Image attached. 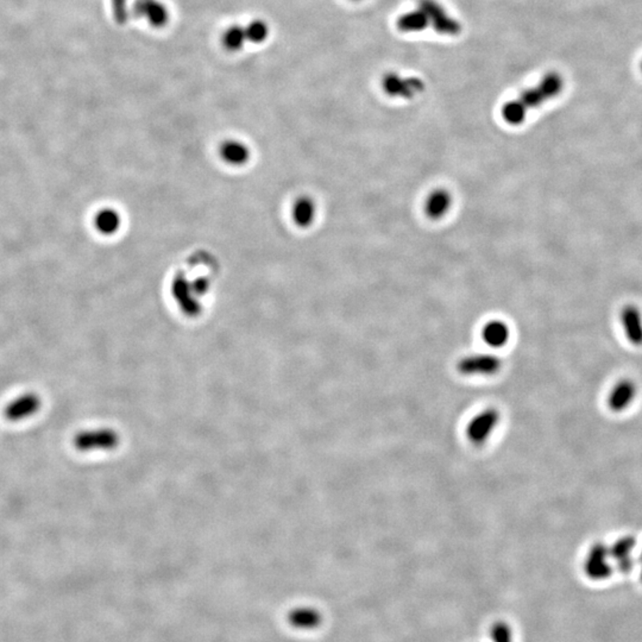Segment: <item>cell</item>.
I'll return each mask as SVG.
<instances>
[{
  "label": "cell",
  "instance_id": "cell-1",
  "mask_svg": "<svg viewBox=\"0 0 642 642\" xmlns=\"http://www.w3.org/2000/svg\"><path fill=\"white\" fill-rule=\"evenodd\" d=\"M563 85L561 75L549 73L533 88L526 89L519 98L505 104L502 108V117L509 125H520L526 119L528 111L557 97L563 89Z\"/></svg>",
  "mask_w": 642,
  "mask_h": 642
},
{
  "label": "cell",
  "instance_id": "cell-2",
  "mask_svg": "<svg viewBox=\"0 0 642 642\" xmlns=\"http://www.w3.org/2000/svg\"><path fill=\"white\" fill-rule=\"evenodd\" d=\"M120 437L112 428H97L79 432L73 440L75 449L81 452L112 451L118 447Z\"/></svg>",
  "mask_w": 642,
  "mask_h": 642
},
{
  "label": "cell",
  "instance_id": "cell-3",
  "mask_svg": "<svg viewBox=\"0 0 642 642\" xmlns=\"http://www.w3.org/2000/svg\"><path fill=\"white\" fill-rule=\"evenodd\" d=\"M498 423L500 413L495 408H486L472 416V419L466 425L465 433L470 442L476 445H482L491 438Z\"/></svg>",
  "mask_w": 642,
  "mask_h": 642
},
{
  "label": "cell",
  "instance_id": "cell-4",
  "mask_svg": "<svg viewBox=\"0 0 642 642\" xmlns=\"http://www.w3.org/2000/svg\"><path fill=\"white\" fill-rule=\"evenodd\" d=\"M608 546L596 542L591 546L584 561V573L592 580H604L613 573V566L609 563Z\"/></svg>",
  "mask_w": 642,
  "mask_h": 642
},
{
  "label": "cell",
  "instance_id": "cell-5",
  "mask_svg": "<svg viewBox=\"0 0 642 642\" xmlns=\"http://www.w3.org/2000/svg\"><path fill=\"white\" fill-rule=\"evenodd\" d=\"M419 8L423 10L428 21L439 34L457 35L461 31V25L456 19L447 13L445 8L435 0H420Z\"/></svg>",
  "mask_w": 642,
  "mask_h": 642
},
{
  "label": "cell",
  "instance_id": "cell-6",
  "mask_svg": "<svg viewBox=\"0 0 642 642\" xmlns=\"http://www.w3.org/2000/svg\"><path fill=\"white\" fill-rule=\"evenodd\" d=\"M502 360L491 353H481L465 357L459 360L458 370L463 375L491 376L500 372Z\"/></svg>",
  "mask_w": 642,
  "mask_h": 642
},
{
  "label": "cell",
  "instance_id": "cell-7",
  "mask_svg": "<svg viewBox=\"0 0 642 642\" xmlns=\"http://www.w3.org/2000/svg\"><path fill=\"white\" fill-rule=\"evenodd\" d=\"M382 87L390 97L412 98L420 93L423 89V84L420 79L402 78L401 75H384Z\"/></svg>",
  "mask_w": 642,
  "mask_h": 642
},
{
  "label": "cell",
  "instance_id": "cell-8",
  "mask_svg": "<svg viewBox=\"0 0 642 642\" xmlns=\"http://www.w3.org/2000/svg\"><path fill=\"white\" fill-rule=\"evenodd\" d=\"M134 15L144 18L154 28H164L169 22V12L160 0H134Z\"/></svg>",
  "mask_w": 642,
  "mask_h": 642
},
{
  "label": "cell",
  "instance_id": "cell-9",
  "mask_svg": "<svg viewBox=\"0 0 642 642\" xmlns=\"http://www.w3.org/2000/svg\"><path fill=\"white\" fill-rule=\"evenodd\" d=\"M638 386L634 381L629 379H620L609 393V408L614 413L624 412L634 402Z\"/></svg>",
  "mask_w": 642,
  "mask_h": 642
},
{
  "label": "cell",
  "instance_id": "cell-10",
  "mask_svg": "<svg viewBox=\"0 0 642 642\" xmlns=\"http://www.w3.org/2000/svg\"><path fill=\"white\" fill-rule=\"evenodd\" d=\"M41 399L36 394H25L17 397L16 400L8 403L5 409V416L10 421H19L34 415L41 408Z\"/></svg>",
  "mask_w": 642,
  "mask_h": 642
},
{
  "label": "cell",
  "instance_id": "cell-11",
  "mask_svg": "<svg viewBox=\"0 0 642 642\" xmlns=\"http://www.w3.org/2000/svg\"><path fill=\"white\" fill-rule=\"evenodd\" d=\"M624 334L631 345L642 346V314L634 304L624 306L620 314Z\"/></svg>",
  "mask_w": 642,
  "mask_h": 642
},
{
  "label": "cell",
  "instance_id": "cell-12",
  "mask_svg": "<svg viewBox=\"0 0 642 642\" xmlns=\"http://www.w3.org/2000/svg\"><path fill=\"white\" fill-rule=\"evenodd\" d=\"M452 202V195L449 190L438 188L431 192L427 197L425 201V213L431 219H442L449 213Z\"/></svg>",
  "mask_w": 642,
  "mask_h": 642
},
{
  "label": "cell",
  "instance_id": "cell-13",
  "mask_svg": "<svg viewBox=\"0 0 642 642\" xmlns=\"http://www.w3.org/2000/svg\"><path fill=\"white\" fill-rule=\"evenodd\" d=\"M482 337L486 345L498 349L508 343L510 330L508 325L501 320H493L483 327Z\"/></svg>",
  "mask_w": 642,
  "mask_h": 642
},
{
  "label": "cell",
  "instance_id": "cell-14",
  "mask_svg": "<svg viewBox=\"0 0 642 642\" xmlns=\"http://www.w3.org/2000/svg\"><path fill=\"white\" fill-rule=\"evenodd\" d=\"M220 155L227 164L232 166H243L250 159V150L244 143L239 141L224 142L220 147Z\"/></svg>",
  "mask_w": 642,
  "mask_h": 642
},
{
  "label": "cell",
  "instance_id": "cell-15",
  "mask_svg": "<svg viewBox=\"0 0 642 642\" xmlns=\"http://www.w3.org/2000/svg\"><path fill=\"white\" fill-rule=\"evenodd\" d=\"M292 216H293L294 222H295L297 227H311L313 222H314V219H316V202L309 197H299V199L295 201V204L293 205Z\"/></svg>",
  "mask_w": 642,
  "mask_h": 642
},
{
  "label": "cell",
  "instance_id": "cell-16",
  "mask_svg": "<svg viewBox=\"0 0 642 642\" xmlns=\"http://www.w3.org/2000/svg\"><path fill=\"white\" fill-rule=\"evenodd\" d=\"M288 621L299 629H313L321 622L319 612L313 608H297L290 612Z\"/></svg>",
  "mask_w": 642,
  "mask_h": 642
},
{
  "label": "cell",
  "instance_id": "cell-17",
  "mask_svg": "<svg viewBox=\"0 0 642 642\" xmlns=\"http://www.w3.org/2000/svg\"><path fill=\"white\" fill-rule=\"evenodd\" d=\"M397 26L403 33H418L426 29L428 21L423 10L418 6L415 10L403 13L397 21Z\"/></svg>",
  "mask_w": 642,
  "mask_h": 642
},
{
  "label": "cell",
  "instance_id": "cell-18",
  "mask_svg": "<svg viewBox=\"0 0 642 642\" xmlns=\"http://www.w3.org/2000/svg\"><path fill=\"white\" fill-rule=\"evenodd\" d=\"M94 224L101 234H113L119 230L122 218L119 216L118 212L115 211L113 208H104L98 212L97 216L94 218Z\"/></svg>",
  "mask_w": 642,
  "mask_h": 642
},
{
  "label": "cell",
  "instance_id": "cell-19",
  "mask_svg": "<svg viewBox=\"0 0 642 642\" xmlns=\"http://www.w3.org/2000/svg\"><path fill=\"white\" fill-rule=\"evenodd\" d=\"M248 41L246 38V28L241 25H231L224 31L222 42L224 48L229 52H238L243 48L244 43Z\"/></svg>",
  "mask_w": 642,
  "mask_h": 642
},
{
  "label": "cell",
  "instance_id": "cell-20",
  "mask_svg": "<svg viewBox=\"0 0 642 642\" xmlns=\"http://www.w3.org/2000/svg\"><path fill=\"white\" fill-rule=\"evenodd\" d=\"M635 546H636V540L631 535H626V537L617 539V541L609 547L610 558H613L614 561H617L624 558L631 557Z\"/></svg>",
  "mask_w": 642,
  "mask_h": 642
},
{
  "label": "cell",
  "instance_id": "cell-21",
  "mask_svg": "<svg viewBox=\"0 0 642 642\" xmlns=\"http://www.w3.org/2000/svg\"><path fill=\"white\" fill-rule=\"evenodd\" d=\"M246 38L253 43H262L265 41L269 35V28L267 23L263 21H253L249 25L246 26Z\"/></svg>",
  "mask_w": 642,
  "mask_h": 642
},
{
  "label": "cell",
  "instance_id": "cell-22",
  "mask_svg": "<svg viewBox=\"0 0 642 642\" xmlns=\"http://www.w3.org/2000/svg\"><path fill=\"white\" fill-rule=\"evenodd\" d=\"M115 22L125 24L127 21V0H111Z\"/></svg>",
  "mask_w": 642,
  "mask_h": 642
},
{
  "label": "cell",
  "instance_id": "cell-23",
  "mask_svg": "<svg viewBox=\"0 0 642 642\" xmlns=\"http://www.w3.org/2000/svg\"><path fill=\"white\" fill-rule=\"evenodd\" d=\"M495 642H512V631L505 624H498L493 629Z\"/></svg>",
  "mask_w": 642,
  "mask_h": 642
},
{
  "label": "cell",
  "instance_id": "cell-24",
  "mask_svg": "<svg viewBox=\"0 0 642 642\" xmlns=\"http://www.w3.org/2000/svg\"><path fill=\"white\" fill-rule=\"evenodd\" d=\"M635 561L631 557L624 558L617 561V568L621 573H629L634 568Z\"/></svg>",
  "mask_w": 642,
  "mask_h": 642
},
{
  "label": "cell",
  "instance_id": "cell-25",
  "mask_svg": "<svg viewBox=\"0 0 642 642\" xmlns=\"http://www.w3.org/2000/svg\"><path fill=\"white\" fill-rule=\"evenodd\" d=\"M638 561H640V564H641V563H642V552H641V554H640V556H638Z\"/></svg>",
  "mask_w": 642,
  "mask_h": 642
},
{
  "label": "cell",
  "instance_id": "cell-26",
  "mask_svg": "<svg viewBox=\"0 0 642 642\" xmlns=\"http://www.w3.org/2000/svg\"><path fill=\"white\" fill-rule=\"evenodd\" d=\"M640 579H641V582H642V563H641V572H640Z\"/></svg>",
  "mask_w": 642,
  "mask_h": 642
}]
</instances>
